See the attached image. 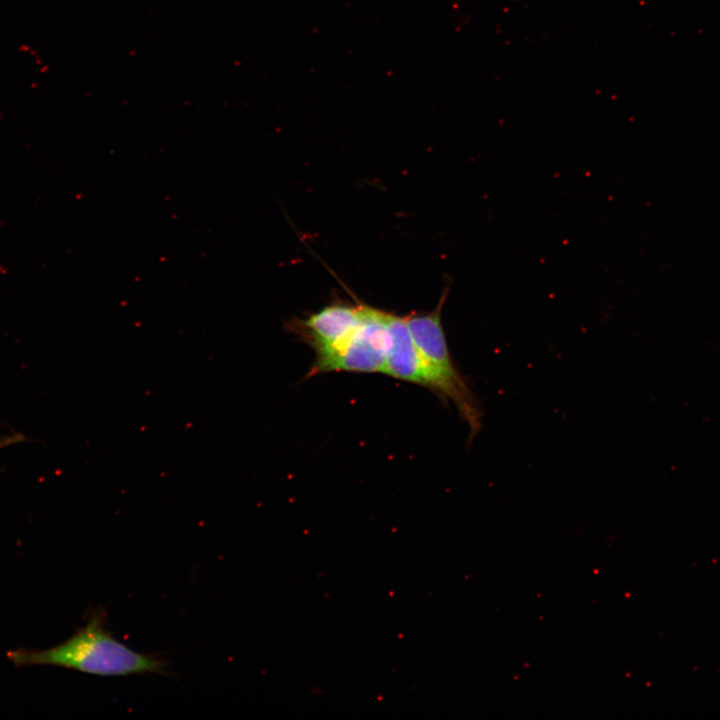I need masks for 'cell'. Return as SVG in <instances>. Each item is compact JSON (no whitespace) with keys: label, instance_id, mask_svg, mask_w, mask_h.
Wrapping results in <instances>:
<instances>
[{"label":"cell","instance_id":"1","mask_svg":"<svg viewBox=\"0 0 720 720\" xmlns=\"http://www.w3.org/2000/svg\"><path fill=\"white\" fill-rule=\"evenodd\" d=\"M9 657L17 665H53L102 677L169 675L164 659L137 652L116 639L106 627L102 609L93 611L86 625L65 642L46 650L14 651Z\"/></svg>","mask_w":720,"mask_h":720},{"label":"cell","instance_id":"2","mask_svg":"<svg viewBox=\"0 0 720 720\" xmlns=\"http://www.w3.org/2000/svg\"><path fill=\"white\" fill-rule=\"evenodd\" d=\"M449 288V285L445 287L433 311L413 312L405 319L421 359L428 389L456 407L468 425L472 439L481 430L482 412L472 389L457 370L446 341L441 316Z\"/></svg>","mask_w":720,"mask_h":720},{"label":"cell","instance_id":"3","mask_svg":"<svg viewBox=\"0 0 720 720\" xmlns=\"http://www.w3.org/2000/svg\"><path fill=\"white\" fill-rule=\"evenodd\" d=\"M389 348L384 311L364 304L363 318L350 335L315 352L308 376L331 371L384 373Z\"/></svg>","mask_w":720,"mask_h":720},{"label":"cell","instance_id":"4","mask_svg":"<svg viewBox=\"0 0 720 720\" xmlns=\"http://www.w3.org/2000/svg\"><path fill=\"white\" fill-rule=\"evenodd\" d=\"M364 315V304L332 303L305 319H294L286 328L314 352L334 345L358 326Z\"/></svg>","mask_w":720,"mask_h":720},{"label":"cell","instance_id":"5","mask_svg":"<svg viewBox=\"0 0 720 720\" xmlns=\"http://www.w3.org/2000/svg\"><path fill=\"white\" fill-rule=\"evenodd\" d=\"M384 318L390 336V348L384 373L393 378L428 388L421 359L405 316L384 311Z\"/></svg>","mask_w":720,"mask_h":720},{"label":"cell","instance_id":"6","mask_svg":"<svg viewBox=\"0 0 720 720\" xmlns=\"http://www.w3.org/2000/svg\"><path fill=\"white\" fill-rule=\"evenodd\" d=\"M15 441H17V437H8L5 439H0V448L5 447L11 443H14Z\"/></svg>","mask_w":720,"mask_h":720}]
</instances>
